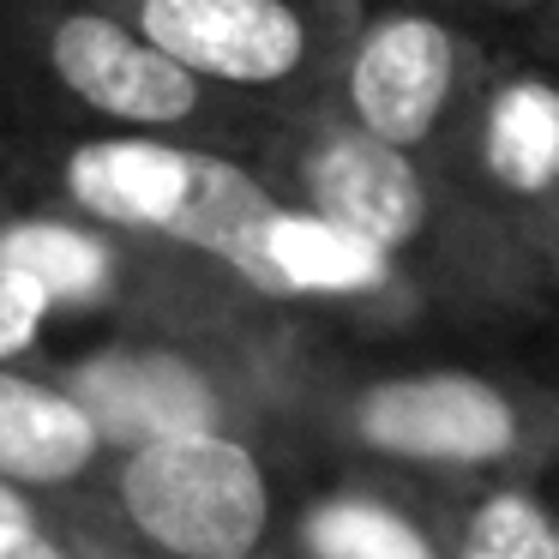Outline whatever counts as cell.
<instances>
[{
  "label": "cell",
  "mask_w": 559,
  "mask_h": 559,
  "mask_svg": "<svg viewBox=\"0 0 559 559\" xmlns=\"http://www.w3.org/2000/svg\"><path fill=\"white\" fill-rule=\"evenodd\" d=\"M241 157L283 199L349 223L379 253H391L433 295L445 325H530L559 307V289L487 223V211L445 169L379 145L331 103L265 115Z\"/></svg>",
  "instance_id": "obj_1"
},
{
  "label": "cell",
  "mask_w": 559,
  "mask_h": 559,
  "mask_svg": "<svg viewBox=\"0 0 559 559\" xmlns=\"http://www.w3.org/2000/svg\"><path fill=\"white\" fill-rule=\"evenodd\" d=\"M301 451L337 469L469 493L559 463V379L487 361H361L331 349L301 409Z\"/></svg>",
  "instance_id": "obj_2"
},
{
  "label": "cell",
  "mask_w": 559,
  "mask_h": 559,
  "mask_svg": "<svg viewBox=\"0 0 559 559\" xmlns=\"http://www.w3.org/2000/svg\"><path fill=\"white\" fill-rule=\"evenodd\" d=\"M337 337L283 313L223 325H115L55 373L91 403L115 451L169 433H259L301 445V409Z\"/></svg>",
  "instance_id": "obj_3"
},
{
  "label": "cell",
  "mask_w": 559,
  "mask_h": 559,
  "mask_svg": "<svg viewBox=\"0 0 559 559\" xmlns=\"http://www.w3.org/2000/svg\"><path fill=\"white\" fill-rule=\"evenodd\" d=\"M0 73L25 127L169 133L241 157L265 115L175 67L109 0H0Z\"/></svg>",
  "instance_id": "obj_4"
},
{
  "label": "cell",
  "mask_w": 559,
  "mask_h": 559,
  "mask_svg": "<svg viewBox=\"0 0 559 559\" xmlns=\"http://www.w3.org/2000/svg\"><path fill=\"white\" fill-rule=\"evenodd\" d=\"M0 163L25 205H55L127 241L229 265L277 187L247 157L169 133H49L19 127Z\"/></svg>",
  "instance_id": "obj_5"
},
{
  "label": "cell",
  "mask_w": 559,
  "mask_h": 559,
  "mask_svg": "<svg viewBox=\"0 0 559 559\" xmlns=\"http://www.w3.org/2000/svg\"><path fill=\"white\" fill-rule=\"evenodd\" d=\"M499 43L445 0H361L325 103L379 145L451 175Z\"/></svg>",
  "instance_id": "obj_6"
},
{
  "label": "cell",
  "mask_w": 559,
  "mask_h": 559,
  "mask_svg": "<svg viewBox=\"0 0 559 559\" xmlns=\"http://www.w3.org/2000/svg\"><path fill=\"white\" fill-rule=\"evenodd\" d=\"M277 451L259 433H169L115 451L97 499L145 559H259L283 542Z\"/></svg>",
  "instance_id": "obj_7"
},
{
  "label": "cell",
  "mask_w": 559,
  "mask_h": 559,
  "mask_svg": "<svg viewBox=\"0 0 559 559\" xmlns=\"http://www.w3.org/2000/svg\"><path fill=\"white\" fill-rule=\"evenodd\" d=\"M223 277L265 313L301 319L325 337L391 343V337H421V331L445 325L433 295L391 253H379L349 223L325 217L313 205H295L283 193L241 235Z\"/></svg>",
  "instance_id": "obj_8"
},
{
  "label": "cell",
  "mask_w": 559,
  "mask_h": 559,
  "mask_svg": "<svg viewBox=\"0 0 559 559\" xmlns=\"http://www.w3.org/2000/svg\"><path fill=\"white\" fill-rule=\"evenodd\" d=\"M175 67L259 115L331 97L361 0H109Z\"/></svg>",
  "instance_id": "obj_9"
},
{
  "label": "cell",
  "mask_w": 559,
  "mask_h": 559,
  "mask_svg": "<svg viewBox=\"0 0 559 559\" xmlns=\"http://www.w3.org/2000/svg\"><path fill=\"white\" fill-rule=\"evenodd\" d=\"M451 181L559 289V67L530 43H499Z\"/></svg>",
  "instance_id": "obj_10"
},
{
  "label": "cell",
  "mask_w": 559,
  "mask_h": 559,
  "mask_svg": "<svg viewBox=\"0 0 559 559\" xmlns=\"http://www.w3.org/2000/svg\"><path fill=\"white\" fill-rule=\"evenodd\" d=\"M457 499L403 475L337 469V481L295 506L277 547L289 559H451Z\"/></svg>",
  "instance_id": "obj_11"
},
{
  "label": "cell",
  "mask_w": 559,
  "mask_h": 559,
  "mask_svg": "<svg viewBox=\"0 0 559 559\" xmlns=\"http://www.w3.org/2000/svg\"><path fill=\"white\" fill-rule=\"evenodd\" d=\"M109 463V433L91 403L55 373V361L0 367V481L61 506L97 493Z\"/></svg>",
  "instance_id": "obj_12"
},
{
  "label": "cell",
  "mask_w": 559,
  "mask_h": 559,
  "mask_svg": "<svg viewBox=\"0 0 559 559\" xmlns=\"http://www.w3.org/2000/svg\"><path fill=\"white\" fill-rule=\"evenodd\" d=\"M559 518L535 493V475L481 481L457 499L451 559H554Z\"/></svg>",
  "instance_id": "obj_13"
},
{
  "label": "cell",
  "mask_w": 559,
  "mask_h": 559,
  "mask_svg": "<svg viewBox=\"0 0 559 559\" xmlns=\"http://www.w3.org/2000/svg\"><path fill=\"white\" fill-rule=\"evenodd\" d=\"M55 319H61L55 301L25 277V271L0 265V367L37 361L43 343H49V331H55Z\"/></svg>",
  "instance_id": "obj_14"
},
{
  "label": "cell",
  "mask_w": 559,
  "mask_h": 559,
  "mask_svg": "<svg viewBox=\"0 0 559 559\" xmlns=\"http://www.w3.org/2000/svg\"><path fill=\"white\" fill-rule=\"evenodd\" d=\"M55 518H61V530H67V542H73L79 559H145V554H139V547L121 535V523L103 511L97 493L61 499V506H55Z\"/></svg>",
  "instance_id": "obj_15"
},
{
  "label": "cell",
  "mask_w": 559,
  "mask_h": 559,
  "mask_svg": "<svg viewBox=\"0 0 559 559\" xmlns=\"http://www.w3.org/2000/svg\"><path fill=\"white\" fill-rule=\"evenodd\" d=\"M445 7H457V13L475 19V25H487L493 37H523L554 0H445Z\"/></svg>",
  "instance_id": "obj_16"
},
{
  "label": "cell",
  "mask_w": 559,
  "mask_h": 559,
  "mask_svg": "<svg viewBox=\"0 0 559 559\" xmlns=\"http://www.w3.org/2000/svg\"><path fill=\"white\" fill-rule=\"evenodd\" d=\"M0 559H79L73 554V542H67V530H61V518H43L37 530H25V535H13V542H0Z\"/></svg>",
  "instance_id": "obj_17"
},
{
  "label": "cell",
  "mask_w": 559,
  "mask_h": 559,
  "mask_svg": "<svg viewBox=\"0 0 559 559\" xmlns=\"http://www.w3.org/2000/svg\"><path fill=\"white\" fill-rule=\"evenodd\" d=\"M49 499H37V493H25V487H13V481H0V542H13V535H25V530H37L43 518H49Z\"/></svg>",
  "instance_id": "obj_18"
},
{
  "label": "cell",
  "mask_w": 559,
  "mask_h": 559,
  "mask_svg": "<svg viewBox=\"0 0 559 559\" xmlns=\"http://www.w3.org/2000/svg\"><path fill=\"white\" fill-rule=\"evenodd\" d=\"M511 43H530L535 55H547V61L559 67V0H554V7H547L542 19H535L530 31H523V37H511Z\"/></svg>",
  "instance_id": "obj_19"
},
{
  "label": "cell",
  "mask_w": 559,
  "mask_h": 559,
  "mask_svg": "<svg viewBox=\"0 0 559 559\" xmlns=\"http://www.w3.org/2000/svg\"><path fill=\"white\" fill-rule=\"evenodd\" d=\"M25 127V115H19V97H13V85H7V73H0V145Z\"/></svg>",
  "instance_id": "obj_20"
},
{
  "label": "cell",
  "mask_w": 559,
  "mask_h": 559,
  "mask_svg": "<svg viewBox=\"0 0 559 559\" xmlns=\"http://www.w3.org/2000/svg\"><path fill=\"white\" fill-rule=\"evenodd\" d=\"M19 205V187H13V175H7V163H0V217Z\"/></svg>",
  "instance_id": "obj_21"
},
{
  "label": "cell",
  "mask_w": 559,
  "mask_h": 559,
  "mask_svg": "<svg viewBox=\"0 0 559 559\" xmlns=\"http://www.w3.org/2000/svg\"><path fill=\"white\" fill-rule=\"evenodd\" d=\"M259 559H289V554H283V547H271V554H259Z\"/></svg>",
  "instance_id": "obj_22"
},
{
  "label": "cell",
  "mask_w": 559,
  "mask_h": 559,
  "mask_svg": "<svg viewBox=\"0 0 559 559\" xmlns=\"http://www.w3.org/2000/svg\"><path fill=\"white\" fill-rule=\"evenodd\" d=\"M554 559H559V542H554Z\"/></svg>",
  "instance_id": "obj_23"
}]
</instances>
